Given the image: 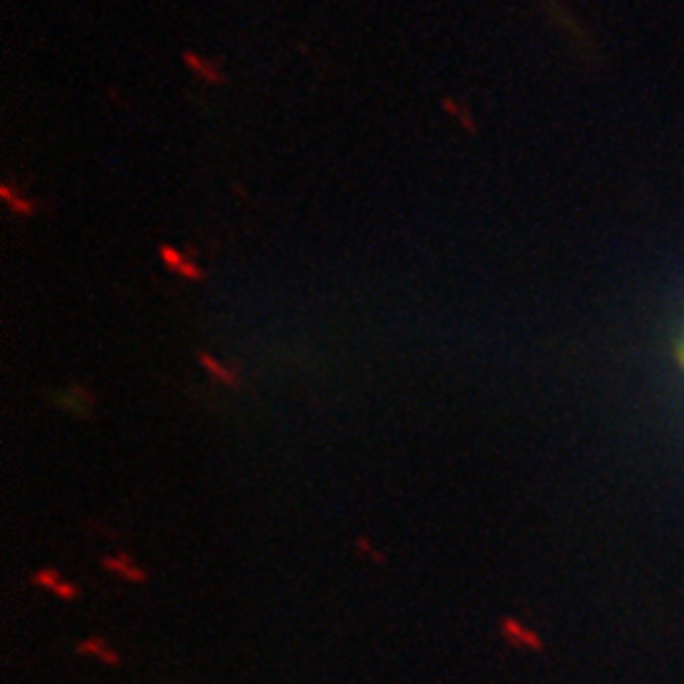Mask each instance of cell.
Instances as JSON below:
<instances>
[{"label":"cell","instance_id":"cell-7","mask_svg":"<svg viewBox=\"0 0 684 684\" xmlns=\"http://www.w3.org/2000/svg\"><path fill=\"white\" fill-rule=\"evenodd\" d=\"M3 198H6V203L13 205V210H18V213H33V203L26 201V198H16L13 190H10V185H3Z\"/></svg>","mask_w":684,"mask_h":684},{"label":"cell","instance_id":"cell-6","mask_svg":"<svg viewBox=\"0 0 684 684\" xmlns=\"http://www.w3.org/2000/svg\"><path fill=\"white\" fill-rule=\"evenodd\" d=\"M61 581L63 578L56 567H41V570H36L31 576V583L36 585V588H46V591H51V593H54V588L61 583Z\"/></svg>","mask_w":684,"mask_h":684},{"label":"cell","instance_id":"cell-1","mask_svg":"<svg viewBox=\"0 0 684 684\" xmlns=\"http://www.w3.org/2000/svg\"><path fill=\"white\" fill-rule=\"evenodd\" d=\"M101 565L107 567L109 573L119 576L127 583H148V570L140 565H134V560L130 552H117L112 558H101Z\"/></svg>","mask_w":684,"mask_h":684},{"label":"cell","instance_id":"cell-8","mask_svg":"<svg viewBox=\"0 0 684 684\" xmlns=\"http://www.w3.org/2000/svg\"><path fill=\"white\" fill-rule=\"evenodd\" d=\"M355 545H358V550L363 552V555H368V558H373L375 563H381V565H383V563H385V555H381V552L375 550L373 545H370V540H368V537L360 535L358 540H355Z\"/></svg>","mask_w":684,"mask_h":684},{"label":"cell","instance_id":"cell-2","mask_svg":"<svg viewBox=\"0 0 684 684\" xmlns=\"http://www.w3.org/2000/svg\"><path fill=\"white\" fill-rule=\"evenodd\" d=\"M160 259H163L165 264H168V269H170V272L183 274L185 279L201 281L203 276H205V272H203L201 266H195L193 261L185 256V254H180V251L172 249V246H160Z\"/></svg>","mask_w":684,"mask_h":684},{"label":"cell","instance_id":"cell-4","mask_svg":"<svg viewBox=\"0 0 684 684\" xmlns=\"http://www.w3.org/2000/svg\"><path fill=\"white\" fill-rule=\"evenodd\" d=\"M198 363L203 365V370H208L210 378H216L218 383H223V385H228V388L241 385V378L236 375V370L225 368L223 363H218V360L213 358V355H208V352H198Z\"/></svg>","mask_w":684,"mask_h":684},{"label":"cell","instance_id":"cell-9","mask_svg":"<svg viewBox=\"0 0 684 684\" xmlns=\"http://www.w3.org/2000/svg\"><path fill=\"white\" fill-rule=\"evenodd\" d=\"M679 360H682V365H684V340H682V345H679Z\"/></svg>","mask_w":684,"mask_h":684},{"label":"cell","instance_id":"cell-3","mask_svg":"<svg viewBox=\"0 0 684 684\" xmlns=\"http://www.w3.org/2000/svg\"><path fill=\"white\" fill-rule=\"evenodd\" d=\"M77 652L84 654V656H94V659L104 661L109 667H119V664H122V656H119V654L107 644V638L99 636V634H94V636L84 638L81 644H77Z\"/></svg>","mask_w":684,"mask_h":684},{"label":"cell","instance_id":"cell-5","mask_svg":"<svg viewBox=\"0 0 684 684\" xmlns=\"http://www.w3.org/2000/svg\"><path fill=\"white\" fill-rule=\"evenodd\" d=\"M185 61L190 63V69L198 74V77H203L208 84H218V81H223V74L218 69H210V63L208 61H203V59H195L193 54H185Z\"/></svg>","mask_w":684,"mask_h":684}]
</instances>
